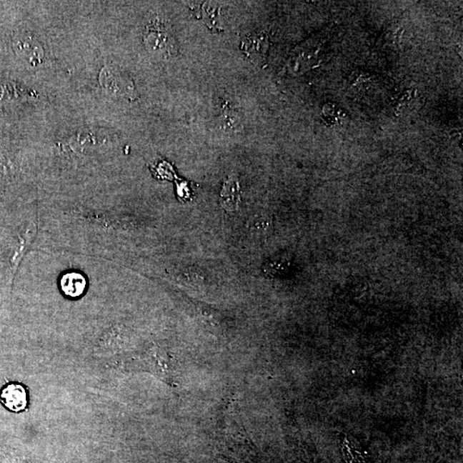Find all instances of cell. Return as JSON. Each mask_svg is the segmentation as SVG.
I'll return each instance as SVG.
<instances>
[{"label":"cell","instance_id":"cell-9","mask_svg":"<svg viewBox=\"0 0 463 463\" xmlns=\"http://www.w3.org/2000/svg\"><path fill=\"white\" fill-rule=\"evenodd\" d=\"M203 17L205 24L211 29L219 30V9L216 4L206 3L203 6Z\"/></svg>","mask_w":463,"mask_h":463},{"label":"cell","instance_id":"cell-3","mask_svg":"<svg viewBox=\"0 0 463 463\" xmlns=\"http://www.w3.org/2000/svg\"><path fill=\"white\" fill-rule=\"evenodd\" d=\"M269 47V37L264 33L252 34L244 37L242 42V49L247 58L259 66L265 64Z\"/></svg>","mask_w":463,"mask_h":463},{"label":"cell","instance_id":"cell-2","mask_svg":"<svg viewBox=\"0 0 463 463\" xmlns=\"http://www.w3.org/2000/svg\"><path fill=\"white\" fill-rule=\"evenodd\" d=\"M100 81L107 94L113 96L131 98L134 94V84L114 68L106 67L101 73Z\"/></svg>","mask_w":463,"mask_h":463},{"label":"cell","instance_id":"cell-4","mask_svg":"<svg viewBox=\"0 0 463 463\" xmlns=\"http://www.w3.org/2000/svg\"><path fill=\"white\" fill-rule=\"evenodd\" d=\"M0 401L9 410L16 413L24 411L29 404L27 390L20 384H8L0 392Z\"/></svg>","mask_w":463,"mask_h":463},{"label":"cell","instance_id":"cell-1","mask_svg":"<svg viewBox=\"0 0 463 463\" xmlns=\"http://www.w3.org/2000/svg\"><path fill=\"white\" fill-rule=\"evenodd\" d=\"M144 42L150 53L162 57H171L177 51L174 39L164 26L156 21L147 26Z\"/></svg>","mask_w":463,"mask_h":463},{"label":"cell","instance_id":"cell-7","mask_svg":"<svg viewBox=\"0 0 463 463\" xmlns=\"http://www.w3.org/2000/svg\"><path fill=\"white\" fill-rule=\"evenodd\" d=\"M85 278L83 274L76 272H70L64 274L60 286L63 293L71 298L79 297L84 294L86 289Z\"/></svg>","mask_w":463,"mask_h":463},{"label":"cell","instance_id":"cell-8","mask_svg":"<svg viewBox=\"0 0 463 463\" xmlns=\"http://www.w3.org/2000/svg\"><path fill=\"white\" fill-rule=\"evenodd\" d=\"M218 119L221 126L225 131H239L242 129V118H240L239 111L233 109L229 102H223L221 115Z\"/></svg>","mask_w":463,"mask_h":463},{"label":"cell","instance_id":"cell-5","mask_svg":"<svg viewBox=\"0 0 463 463\" xmlns=\"http://www.w3.org/2000/svg\"><path fill=\"white\" fill-rule=\"evenodd\" d=\"M15 47L20 57L33 66L43 61L44 51L36 38L31 36H21L16 39Z\"/></svg>","mask_w":463,"mask_h":463},{"label":"cell","instance_id":"cell-6","mask_svg":"<svg viewBox=\"0 0 463 463\" xmlns=\"http://www.w3.org/2000/svg\"><path fill=\"white\" fill-rule=\"evenodd\" d=\"M239 183L236 176H230L223 184L220 203L227 211H235L240 204Z\"/></svg>","mask_w":463,"mask_h":463}]
</instances>
